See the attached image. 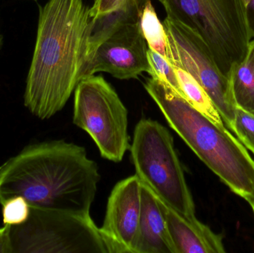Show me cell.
Instances as JSON below:
<instances>
[{
  "instance_id": "44dd1931",
  "label": "cell",
  "mask_w": 254,
  "mask_h": 253,
  "mask_svg": "<svg viewBox=\"0 0 254 253\" xmlns=\"http://www.w3.org/2000/svg\"><path fill=\"white\" fill-rule=\"evenodd\" d=\"M148 1L150 0H125L127 12L133 17L139 19L142 9Z\"/></svg>"
},
{
  "instance_id": "ffe728a7",
  "label": "cell",
  "mask_w": 254,
  "mask_h": 253,
  "mask_svg": "<svg viewBox=\"0 0 254 253\" xmlns=\"http://www.w3.org/2000/svg\"><path fill=\"white\" fill-rule=\"evenodd\" d=\"M10 227V225H4L0 228V253H12Z\"/></svg>"
},
{
  "instance_id": "5b68a950",
  "label": "cell",
  "mask_w": 254,
  "mask_h": 253,
  "mask_svg": "<svg viewBox=\"0 0 254 253\" xmlns=\"http://www.w3.org/2000/svg\"><path fill=\"white\" fill-rule=\"evenodd\" d=\"M130 151L140 181L181 215L195 216V203L170 131L156 120L141 119Z\"/></svg>"
},
{
  "instance_id": "6da1fadb",
  "label": "cell",
  "mask_w": 254,
  "mask_h": 253,
  "mask_svg": "<svg viewBox=\"0 0 254 253\" xmlns=\"http://www.w3.org/2000/svg\"><path fill=\"white\" fill-rule=\"evenodd\" d=\"M92 19L83 0H49L40 7L24 105L41 120L64 108L84 78Z\"/></svg>"
},
{
  "instance_id": "8992f818",
  "label": "cell",
  "mask_w": 254,
  "mask_h": 253,
  "mask_svg": "<svg viewBox=\"0 0 254 253\" xmlns=\"http://www.w3.org/2000/svg\"><path fill=\"white\" fill-rule=\"evenodd\" d=\"M12 253H108L91 215L30 206L23 224L10 226Z\"/></svg>"
},
{
  "instance_id": "ba28073f",
  "label": "cell",
  "mask_w": 254,
  "mask_h": 253,
  "mask_svg": "<svg viewBox=\"0 0 254 253\" xmlns=\"http://www.w3.org/2000/svg\"><path fill=\"white\" fill-rule=\"evenodd\" d=\"M168 58L172 65L189 72L204 88L227 127L232 130L237 105L229 79L218 69L204 42L182 23L166 17Z\"/></svg>"
},
{
  "instance_id": "9a60e30c",
  "label": "cell",
  "mask_w": 254,
  "mask_h": 253,
  "mask_svg": "<svg viewBox=\"0 0 254 253\" xmlns=\"http://www.w3.org/2000/svg\"><path fill=\"white\" fill-rule=\"evenodd\" d=\"M139 28L149 49L168 58V39L164 23H161L152 1H148L139 16Z\"/></svg>"
},
{
  "instance_id": "8fae6325",
  "label": "cell",
  "mask_w": 254,
  "mask_h": 253,
  "mask_svg": "<svg viewBox=\"0 0 254 253\" xmlns=\"http://www.w3.org/2000/svg\"><path fill=\"white\" fill-rule=\"evenodd\" d=\"M176 253H224L223 236L195 216L181 215L159 200Z\"/></svg>"
},
{
  "instance_id": "d4e9b609",
  "label": "cell",
  "mask_w": 254,
  "mask_h": 253,
  "mask_svg": "<svg viewBox=\"0 0 254 253\" xmlns=\"http://www.w3.org/2000/svg\"><path fill=\"white\" fill-rule=\"evenodd\" d=\"M1 40H2V38H1V34H0V49H1Z\"/></svg>"
},
{
  "instance_id": "2e32d148",
  "label": "cell",
  "mask_w": 254,
  "mask_h": 253,
  "mask_svg": "<svg viewBox=\"0 0 254 253\" xmlns=\"http://www.w3.org/2000/svg\"><path fill=\"white\" fill-rule=\"evenodd\" d=\"M147 59L149 63L148 74L151 76V78L168 85L175 92L183 97L176 71L171 63L158 52L154 51L149 48L147 50Z\"/></svg>"
},
{
  "instance_id": "5bb4252c",
  "label": "cell",
  "mask_w": 254,
  "mask_h": 253,
  "mask_svg": "<svg viewBox=\"0 0 254 253\" xmlns=\"http://www.w3.org/2000/svg\"><path fill=\"white\" fill-rule=\"evenodd\" d=\"M176 77L183 98L209 120L220 126H225L223 120L212 100L198 82L183 68L174 66Z\"/></svg>"
},
{
  "instance_id": "52a82bcc",
  "label": "cell",
  "mask_w": 254,
  "mask_h": 253,
  "mask_svg": "<svg viewBox=\"0 0 254 253\" xmlns=\"http://www.w3.org/2000/svg\"><path fill=\"white\" fill-rule=\"evenodd\" d=\"M73 123L90 135L107 160L119 163L130 149L128 111L102 76H88L77 85Z\"/></svg>"
},
{
  "instance_id": "d6986e66",
  "label": "cell",
  "mask_w": 254,
  "mask_h": 253,
  "mask_svg": "<svg viewBox=\"0 0 254 253\" xmlns=\"http://www.w3.org/2000/svg\"><path fill=\"white\" fill-rule=\"evenodd\" d=\"M119 11L127 13L125 0H94L90 16L92 21H95Z\"/></svg>"
},
{
  "instance_id": "e0dca14e",
  "label": "cell",
  "mask_w": 254,
  "mask_h": 253,
  "mask_svg": "<svg viewBox=\"0 0 254 253\" xmlns=\"http://www.w3.org/2000/svg\"><path fill=\"white\" fill-rule=\"evenodd\" d=\"M231 131L241 144L254 154V114L237 108Z\"/></svg>"
},
{
  "instance_id": "cb8c5ba5",
  "label": "cell",
  "mask_w": 254,
  "mask_h": 253,
  "mask_svg": "<svg viewBox=\"0 0 254 253\" xmlns=\"http://www.w3.org/2000/svg\"><path fill=\"white\" fill-rule=\"evenodd\" d=\"M251 1V0H243V1H244L245 4H246H246H248V3H249V1Z\"/></svg>"
},
{
  "instance_id": "7c38bea8",
  "label": "cell",
  "mask_w": 254,
  "mask_h": 253,
  "mask_svg": "<svg viewBox=\"0 0 254 253\" xmlns=\"http://www.w3.org/2000/svg\"><path fill=\"white\" fill-rule=\"evenodd\" d=\"M141 184V209L133 253H176L159 201Z\"/></svg>"
},
{
  "instance_id": "3957f363",
  "label": "cell",
  "mask_w": 254,
  "mask_h": 253,
  "mask_svg": "<svg viewBox=\"0 0 254 253\" xmlns=\"http://www.w3.org/2000/svg\"><path fill=\"white\" fill-rule=\"evenodd\" d=\"M144 88L170 127L230 190L246 202L254 196V160L225 126L209 120L168 85L149 78Z\"/></svg>"
},
{
  "instance_id": "30bf717a",
  "label": "cell",
  "mask_w": 254,
  "mask_h": 253,
  "mask_svg": "<svg viewBox=\"0 0 254 253\" xmlns=\"http://www.w3.org/2000/svg\"><path fill=\"white\" fill-rule=\"evenodd\" d=\"M141 181L137 175L119 181L112 191L100 232L108 253H133L141 209Z\"/></svg>"
},
{
  "instance_id": "277c9868",
  "label": "cell",
  "mask_w": 254,
  "mask_h": 253,
  "mask_svg": "<svg viewBox=\"0 0 254 253\" xmlns=\"http://www.w3.org/2000/svg\"><path fill=\"white\" fill-rule=\"evenodd\" d=\"M167 17L182 23L204 42L218 69L229 79L243 60L252 37L243 0H158Z\"/></svg>"
},
{
  "instance_id": "7a4b0ae2",
  "label": "cell",
  "mask_w": 254,
  "mask_h": 253,
  "mask_svg": "<svg viewBox=\"0 0 254 253\" xmlns=\"http://www.w3.org/2000/svg\"><path fill=\"white\" fill-rule=\"evenodd\" d=\"M100 180L98 165L83 147L41 143L0 166V204L22 196L32 207L89 216Z\"/></svg>"
},
{
  "instance_id": "484cf974",
  "label": "cell",
  "mask_w": 254,
  "mask_h": 253,
  "mask_svg": "<svg viewBox=\"0 0 254 253\" xmlns=\"http://www.w3.org/2000/svg\"><path fill=\"white\" fill-rule=\"evenodd\" d=\"M34 1H37V0H34Z\"/></svg>"
},
{
  "instance_id": "9c48e42d",
  "label": "cell",
  "mask_w": 254,
  "mask_h": 253,
  "mask_svg": "<svg viewBox=\"0 0 254 253\" xmlns=\"http://www.w3.org/2000/svg\"><path fill=\"white\" fill-rule=\"evenodd\" d=\"M147 50L138 22H121L91 53L84 77L106 72L119 80L137 78L149 71Z\"/></svg>"
},
{
  "instance_id": "ac0fdd59",
  "label": "cell",
  "mask_w": 254,
  "mask_h": 253,
  "mask_svg": "<svg viewBox=\"0 0 254 253\" xmlns=\"http://www.w3.org/2000/svg\"><path fill=\"white\" fill-rule=\"evenodd\" d=\"M4 225H19L27 221L30 215V205L22 196L6 201L2 205Z\"/></svg>"
},
{
  "instance_id": "603a6c76",
  "label": "cell",
  "mask_w": 254,
  "mask_h": 253,
  "mask_svg": "<svg viewBox=\"0 0 254 253\" xmlns=\"http://www.w3.org/2000/svg\"><path fill=\"white\" fill-rule=\"evenodd\" d=\"M248 203L251 205V207L252 208V210H253L254 214V196L252 199H251V200H249V202H248Z\"/></svg>"
},
{
  "instance_id": "4fadbf2b",
  "label": "cell",
  "mask_w": 254,
  "mask_h": 253,
  "mask_svg": "<svg viewBox=\"0 0 254 253\" xmlns=\"http://www.w3.org/2000/svg\"><path fill=\"white\" fill-rule=\"evenodd\" d=\"M229 80L237 108L254 114V40L243 60L233 68Z\"/></svg>"
},
{
  "instance_id": "7402d4cb",
  "label": "cell",
  "mask_w": 254,
  "mask_h": 253,
  "mask_svg": "<svg viewBox=\"0 0 254 253\" xmlns=\"http://www.w3.org/2000/svg\"><path fill=\"white\" fill-rule=\"evenodd\" d=\"M246 16L251 37H254V0H251L246 4Z\"/></svg>"
}]
</instances>
